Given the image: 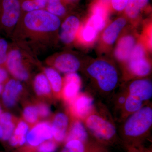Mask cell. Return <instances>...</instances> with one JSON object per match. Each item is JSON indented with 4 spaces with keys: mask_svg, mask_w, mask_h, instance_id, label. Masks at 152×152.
Here are the masks:
<instances>
[{
    "mask_svg": "<svg viewBox=\"0 0 152 152\" xmlns=\"http://www.w3.org/2000/svg\"><path fill=\"white\" fill-rule=\"evenodd\" d=\"M87 72L105 93L113 91L118 82V75L113 65L103 60L95 61L88 67Z\"/></svg>",
    "mask_w": 152,
    "mask_h": 152,
    "instance_id": "1",
    "label": "cell"
},
{
    "mask_svg": "<svg viewBox=\"0 0 152 152\" xmlns=\"http://www.w3.org/2000/svg\"><path fill=\"white\" fill-rule=\"evenodd\" d=\"M25 28L31 32L48 34L56 31L61 26V20L48 11L39 10L29 12L23 20Z\"/></svg>",
    "mask_w": 152,
    "mask_h": 152,
    "instance_id": "2",
    "label": "cell"
},
{
    "mask_svg": "<svg viewBox=\"0 0 152 152\" xmlns=\"http://www.w3.org/2000/svg\"><path fill=\"white\" fill-rule=\"evenodd\" d=\"M152 125V109L145 106L132 114L127 120L124 126V132L128 137H140L146 133Z\"/></svg>",
    "mask_w": 152,
    "mask_h": 152,
    "instance_id": "3",
    "label": "cell"
},
{
    "mask_svg": "<svg viewBox=\"0 0 152 152\" xmlns=\"http://www.w3.org/2000/svg\"><path fill=\"white\" fill-rule=\"evenodd\" d=\"M87 127L96 137L108 140L115 135L116 129L113 124L97 115L88 116L86 120Z\"/></svg>",
    "mask_w": 152,
    "mask_h": 152,
    "instance_id": "4",
    "label": "cell"
},
{
    "mask_svg": "<svg viewBox=\"0 0 152 152\" xmlns=\"http://www.w3.org/2000/svg\"><path fill=\"white\" fill-rule=\"evenodd\" d=\"M19 0H2L0 9V27L8 30L18 24L21 14Z\"/></svg>",
    "mask_w": 152,
    "mask_h": 152,
    "instance_id": "5",
    "label": "cell"
},
{
    "mask_svg": "<svg viewBox=\"0 0 152 152\" xmlns=\"http://www.w3.org/2000/svg\"><path fill=\"white\" fill-rule=\"evenodd\" d=\"M145 55L143 46L140 44L136 45L128 60L129 69L134 75L145 77L151 72V64Z\"/></svg>",
    "mask_w": 152,
    "mask_h": 152,
    "instance_id": "6",
    "label": "cell"
},
{
    "mask_svg": "<svg viewBox=\"0 0 152 152\" xmlns=\"http://www.w3.org/2000/svg\"><path fill=\"white\" fill-rule=\"evenodd\" d=\"M8 70L16 80L26 81L29 73L25 67L21 52L18 49L11 50L7 53L5 64Z\"/></svg>",
    "mask_w": 152,
    "mask_h": 152,
    "instance_id": "7",
    "label": "cell"
},
{
    "mask_svg": "<svg viewBox=\"0 0 152 152\" xmlns=\"http://www.w3.org/2000/svg\"><path fill=\"white\" fill-rule=\"evenodd\" d=\"M53 138L51 125L48 122H42L36 124L28 133L26 143L29 146L37 148L43 142Z\"/></svg>",
    "mask_w": 152,
    "mask_h": 152,
    "instance_id": "8",
    "label": "cell"
},
{
    "mask_svg": "<svg viewBox=\"0 0 152 152\" xmlns=\"http://www.w3.org/2000/svg\"><path fill=\"white\" fill-rule=\"evenodd\" d=\"M129 95L142 102L148 100L152 96L151 82L146 79L134 81L129 87Z\"/></svg>",
    "mask_w": 152,
    "mask_h": 152,
    "instance_id": "9",
    "label": "cell"
},
{
    "mask_svg": "<svg viewBox=\"0 0 152 152\" xmlns=\"http://www.w3.org/2000/svg\"><path fill=\"white\" fill-rule=\"evenodd\" d=\"M53 65L58 71L67 74L75 72L80 68V63L74 55L64 53L59 55L55 58Z\"/></svg>",
    "mask_w": 152,
    "mask_h": 152,
    "instance_id": "10",
    "label": "cell"
},
{
    "mask_svg": "<svg viewBox=\"0 0 152 152\" xmlns=\"http://www.w3.org/2000/svg\"><path fill=\"white\" fill-rule=\"evenodd\" d=\"M80 22L77 17L71 16L66 19L61 26L60 38L64 43L70 44L73 42L80 28Z\"/></svg>",
    "mask_w": 152,
    "mask_h": 152,
    "instance_id": "11",
    "label": "cell"
},
{
    "mask_svg": "<svg viewBox=\"0 0 152 152\" xmlns=\"http://www.w3.org/2000/svg\"><path fill=\"white\" fill-rule=\"evenodd\" d=\"M23 90V86L18 80L11 79L6 83L3 91L2 100L7 107L15 105Z\"/></svg>",
    "mask_w": 152,
    "mask_h": 152,
    "instance_id": "12",
    "label": "cell"
},
{
    "mask_svg": "<svg viewBox=\"0 0 152 152\" xmlns=\"http://www.w3.org/2000/svg\"><path fill=\"white\" fill-rule=\"evenodd\" d=\"M69 119L64 113L55 115L51 124L53 138L57 142H61L66 140L69 128Z\"/></svg>",
    "mask_w": 152,
    "mask_h": 152,
    "instance_id": "13",
    "label": "cell"
},
{
    "mask_svg": "<svg viewBox=\"0 0 152 152\" xmlns=\"http://www.w3.org/2000/svg\"><path fill=\"white\" fill-rule=\"evenodd\" d=\"M62 93L66 100L72 102L78 96L81 86L80 76L76 72L67 74L65 78Z\"/></svg>",
    "mask_w": 152,
    "mask_h": 152,
    "instance_id": "14",
    "label": "cell"
},
{
    "mask_svg": "<svg viewBox=\"0 0 152 152\" xmlns=\"http://www.w3.org/2000/svg\"><path fill=\"white\" fill-rule=\"evenodd\" d=\"M71 104L73 114L78 118H84L89 113L92 109L94 101L89 96L82 94L77 96Z\"/></svg>",
    "mask_w": 152,
    "mask_h": 152,
    "instance_id": "15",
    "label": "cell"
},
{
    "mask_svg": "<svg viewBox=\"0 0 152 152\" xmlns=\"http://www.w3.org/2000/svg\"><path fill=\"white\" fill-rule=\"evenodd\" d=\"M136 45V40L134 36L130 35L124 36L117 44L115 51V56L120 61H128Z\"/></svg>",
    "mask_w": 152,
    "mask_h": 152,
    "instance_id": "16",
    "label": "cell"
},
{
    "mask_svg": "<svg viewBox=\"0 0 152 152\" xmlns=\"http://www.w3.org/2000/svg\"><path fill=\"white\" fill-rule=\"evenodd\" d=\"M126 23V20L125 18H120L108 26L104 31L102 37L104 43L109 45H113Z\"/></svg>",
    "mask_w": 152,
    "mask_h": 152,
    "instance_id": "17",
    "label": "cell"
},
{
    "mask_svg": "<svg viewBox=\"0 0 152 152\" xmlns=\"http://www.w3.org/2000/svg\"><path fill=\"white\" fill-rule=\"evenodd\" d=\"M28 125L26 122L20 121L15 128L13 134L9 140L11 146H22L26 143V136L28 131Z\"/></svg>",
    "mask_w": 152,
    "mask_h": 152,
    "instance_id": "18",
    "label": "cell"
},
{
    "mask_svg": "<svg viewBox=\"0 0 152 152\" xmlns=\"http://www.w3.org/2000/svg\"><path fill=\"white\" fill-rule=\"evenodd\" d=\"M88 134L84 125L80 121H75L70 128L67 134L66 142L71 140H76L80 141L83 142L86 141Z\"/></svg>",
    "mask_w": 152,
    "mask_h": 152,
    "instance_id": "19",
    "label": "cell"
},
{
    "mask_svg": "<svg viewBox=\"0 0 152 152\" xmlns=\"http://www.w3.org/2000/svg\"><path fill=\"white\" fill-rule=\"evenodd\" d=\"M0 125L3 132L1 140L4 141H8L13 134L15 128V121L12 115L9 113H4L1 114Z\"/></svg>",
    "mask_w": 152,
    "mask_h": 152,
    "instance_id": "20",
    "label": "cell"
},
{
    "mask_svg": "<svg viewBox=\"0 0 152 152\" xmlns=\"http://www.w3.org/2000/svg\"><path fill=\"white\" fill-rule=\"evenodd\" d=\"M45 75L50 83L52 91L56 94H60L62 91L63 82L59 73L53 68H47L45 69Z\"/></svg>",
    "mask_w": 152,
    "mask_h": 152,
    "instance_id": "21",
    "label": "cell"
},
{
    "mask_svg": "<svg viewBox=\"0 0 152 152\" xmlns=\"http://www.w3.org/2000/svg\"><path fill=\"white\" fill-rule=\"evenodd\" d=\"M34 86L36 93L39 96H48L51 93L50 85L45 74H39L36 76Z\"/></svg>",
    "mask_w": 152,
    "mask_h": 152,
    "instance_id": "22",
    "label": "cell"
},
{
    "mask_svg": "<svg viewBox=\"0 0 152 152\" xmlns=\"http://www.w3.org/2000/svg\"><path fill=\"white\" fill-rule=\"evenodd\" d=\"M149 0H129L126 6V13L131 19H135L138 16L141 9L148 4Z\"/></svg>",
    "mask_w": 152,
    "mask_h": 152,
    "instance_id": "23",
    "label": "cell"
},
{
    "mask_svg": "<svg viewBox=\"0 0 152 152\" xmlns=\"http://www.w3.org/2000/svg\"><path fill=\"white\" fill-rule=\"evenodd\" d=\"M99 32L94 25L87 22L86 24L81 31L80 36L81 39L85 42H91L96 39Z\"/></svg>",
    "mask_w": 152,
    "mask_h": 152,
    "instance_id": "24",
    "label": "cell"
},
{
    "mask_svg": "<svg viewBox=\"0 0 152 152\" xmlns=\"http://www.w3.org/2000/svg\"><path fill=\"white\" fill-rule=\"evenodd\" d=\"M47 11L57 17L62 16L66 12V10L61 0H48Z\"/></svg>",
    "mask_w": 152,
    "mask_h": 152,
    "instance_id": "25",
    "label": "cell"
},
{
    "mask_svg": "<svg viewBox=\"0 0 152 152\" xmlns=\"http://www.w3.org/2000/svg\"><path fill=\"white\" fill-rule=\"evenodd\" d=\"M23 117L25 121L29 124H35L39 117L37 107L29 105L25 107L23 112Z\"/></svg>",
    "mask_w": 152,
    "mask_h": 152,
    "instance_id": "26",
    "label": "cell"
},
{
    "mask_svg": "<svg viewBox=\"0 0 152 152\" xmlns=\"http://www.w3.org/2000/svg\"><path fill=\"white\" fill-rule=\"evenodd\" d=\"M143 104V102L129 95L126 98L124 105L127 112L132 114L141 108Z\"/></svg>",
    "mask_w": 152,
    "mask_h": 152,
    "instance_id": "27",
    "label": "cell"
},
{
    "mask_svg": "<svg viewBox=\"0 0 152 152\" xmlns=\"http://www.w3.org/2000/svg\"><path fill=\"white\" fill-rule=\"evenodd\" d=\"M85 151L83 142L73 140L66 142L61 152H85Z\"/></svg>",
    "mask_w": 152,
    "mask_h": 152,
    "instance_id": "28",
    "label": "cell"
},
{
    "mask_svg": "<svg viewBox=\"0 0 152 152\" xmlns=\"http://www.w3.org/2000/svg\"><path fill=\"white\" fill-rule=\"evenodd\" d=\"M57 142L53 140L45 141L37 148V152H55L57 150Z\"/></svg>",
    "mask_w": 152,
    "mask_h": 152,
    "instance_id": "29",
    "label": "cell"
},
{
    "mask_svg": "<svg viewBox=\"0 0 152 152\" xmlns=\"http://www.w3.org/2000/svg\"><path fill=\"white\" fill-rule=\"evenodd\" d=\"M8 44L4 39L0 38V65L5 64L8 53Z\"/></svg>",
    "mask_w": 152,
    "mask_h": 152,
    "instance_id": "30",
    "label": "cell"
},
{
    "mask_svg": "<svg viewBox=\"0 0 152 152\" xmlns=\"http://www.w3.org/2000/svg\"><path fill=\"white\" fill-rule=\"evenodd\" d=\"M37 109L39 116L42 118H47L50 114V110L48 105L45 103H41L36 106Z\"/></svg>",
    "mask_w": 152,
    "mask_h": 152,
    "instance_id": "31",
    "label": "cell"
},
{
    "mask_svg": "<svg viewBox=\"0 0 152 152\" xmlns=\"http://www.w3.org/2000/svg\"><path fill=\"white\" fill-rule=\"evenodd\" d=\"M129 0H111L113 8L116 10L121 11L126 8Z\"/></svg>",
    "mask_w": 152,
    "mask_h": 152,
    "instance_id": "32",
    "label": "cell"
},
{
    "mask_svg": "<svg viewBox=\"0 0 152 152\" xmlns=\"http://www.w3.org/2000/svg\"><path fill=\"white\" fill-rule=\"evenodd\" d=\"M8 75L7 72L3 68L0 67V84L7 80Z\"/></svg>",
    "mask_w": 152,
    "mask_h": 152,
    "instance_id": "33",
    "label": "cell"
},
{
    "mask_svg": "<svg viewBox=\"0 0 152 152\" xmlns=\"http://www.w3.org/2000/svg\"><path fill=\"white\" fill-rule=\"evenodd\" d=\"M39 10H42L47 5L48 0H33Z\"/></svg>",
    "mask_w": 152,
    "mask_h": 152,
    "instance_id": "34",
    "label": "cell"
},
{
    "mask_svg": "<svg viewBox=\"0 0 152 152\" xmlns=\"http://www.w3.org/2000/svg\"><path fill=\"white\" fill-rule=\"evenodd\" d=\"M126 98L125 96L121 97L119 99L118 102L121 105H124L125 101H126Z\"/></svg>",
    "mask_w": 152,
    "mask_h": 152,
    "instance_id": "35",
    "label": "cell"
},
{
    "mask_svg": "<svg viewBox=\"0 0 152 152\" xmlns=\"http://www.w3.org/2000/svg\"><path fill=\"white\" fill-rule=\"evenodd\" d=\"M3 135V129H2L1 126V125H0V140H1L2 138Z\"/></svg>",
    "mask_w": 152,
    "mask_h": 152,
    "instance_id": "36",
    "label": "cell"
},
{
    "mask_svg": "<svg viewBox=\"0 0 152 152\" xmlns=\"http://www.w3.org/2000/svg\"><path fill=\"white\" fill-rule=\"evenodd\" d=\"M3 90V87L2 86V85L0 84V94L1 93V92Z\"/></svg>",
    "mask_w": 152,
    "mask_h": 152,
    "instance_id": "37",
    "label": "cell"
},
{
    "mask_svg": "<svg viewBox=\"0 0 152 152\" xmlns=\"http://www.w3.org/2000/svg\"><path fill=\"white\" fill-rule=\"evenodd\" d=\"M1 109H0V115H1Z\"/></svg>",
    "mask_w": 152,
    "mask_h": 152,
    "instance_id": "38",
    "label": "cell"
}]
</instances>
